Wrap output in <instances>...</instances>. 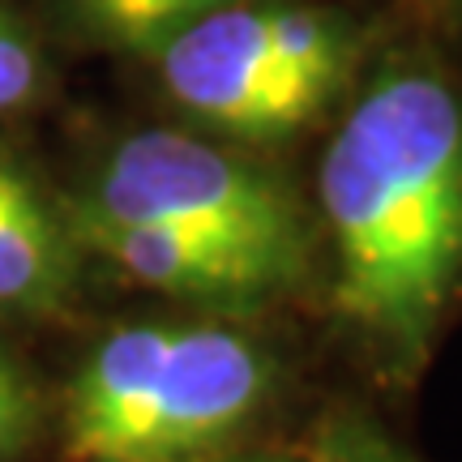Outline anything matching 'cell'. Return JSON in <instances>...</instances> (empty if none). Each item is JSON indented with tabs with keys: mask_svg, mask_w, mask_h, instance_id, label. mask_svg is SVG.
<instances>
[{
	"mask_svg": "<svg viewBox=\"0 0 462 462\" xmlns=\"http://www.w3.org/2000/svg\"><path fill=\"white\" fill-rule=\"evenodd\" d=\"M334 309L415 377L462 287V90L429 56L360 86L317 171Z\"/></svg>",
	"mask_w": 462,
	"mask_h": 462,
	"instance_id": "6da1fadb",
	"label": "cell"
},
{
	"mask_svg": "<svg viewBox=\"0 0 462 462\" xmlns=\"http://www.w3.org/2000/svg\"><path fill=\"white\" fill-rule=\"evenodd\" d=\"M279 364L223 321H137L103 338L65 390L73 462H189L270 407Z\"/></svg>",
	"mask_w": 462,
	"mask_h": 462,
	"instance_id": "7a4b0ae2",
	"label": "cell"
},
{
	"mask_svg": "<svg viewBox=\"0 0 462 462\" xmlns=\"http://www.w3.org/2000/svg\"><path fill=\"white\" fill-rule=\"evenodd\" d=\"M171 103L231 142H287L343 95L360 65V26L291 0H236L150 56Z\"/></svg>",
	"mask_w": 462,
	"mask_h": 462,
	"instance_id": "3957f363",
	"label": "cell"
},
{
	"mask_svg": "<svg viewBox=\"0 0 462 462\" xmlns=\"http://www.w3.org/2000/svg\"><path fill=\"white\" fill-rule=\"evenodd\" d=\"M69 198L262 257L296 287L313 274V223L296 193L274 171L198 133L146 129L120 137L90 184Z\"/></svg>",
	"mask_w": 462,
	"mask_h": 462,
	"instance_id": "277c9868",
	"label": "cell"
},
{
	"mask_svg": "<svg viewBox=\"0 0 462 462\" xmlns=\"http://www.w3.org/2000/svg\"><path fill=\"white\" fill-rule=\"evenodd\" d=\"M60 210L82 253H99L107 265H116L120 274H129L150 291L198 300V304L231 309V313H248L282 291H296V282L262 257H248L236 248L159 227V223L103 215L73 198H60Z\"/></svg>",
	"mask_w": 462,
	"mask_h": 462,
	"instance_id": "5b68a950",
	"label": "cell"
},
{
	"mask_svg": "<svg viewBox=\"0 0 462 462\" xmlns=\"http://www.w3.org/2000/svg\"><path fill=\"white\" fill-rule=\"evenodd\" d=\"M82 274V245L60 201L0 159V313H51Z\"/></svg>",
	"mask_w": 462,
	"mask_h": 462,
	"instance_id": "8992f818",
	"label": "cell"
},
{
	"mask_svg": "<svg viewBox=\"0 0 462 462\" xmlns=\"http://www.w3.org/2000/svg\"><path fill=\"white\" fill-rule=\"evenodd\" d=\"M236 0H60L69 22L103 48L154 56L198 17L215 14Z\"/></svg>",
	"mask_w": 462,
	"mask_h": 462,
	"instance_id": "52a82bcc",
	"label": "cell"
},
{
	"mask_svg": "<svg viewBox=\"0 0 462 462\" xmlns=\"http://www.w3.org/2000/svg\"><path fill=\"white\" fill-rule=\"evenodd\" d=\"M296 462H415L377 420L360 411H334L317 424L309 449Z\"/></svg>",
	"mask_w": 462,
	"mask_h": 462,
	"instance_id": "ba28073f",
	"label": "cell"
},
{
	"mask_svg": "<svg viewBox=\"0 0 462 462\" xmlns=\"http://www.w3.org/2000/svg\"><path fill=\"white\" fill-rule=\"evenodd\" d=\"M39 429H43V398L34 390L31 373L0 343V462L26 454Z\"/></svg>",
	"mask_w": 462,
	"mask_h": 462,
	"instance_id": "9c48e42d",
	"label": "cell"
},
{
	"mask_svg": "<svg viewBox=\"0 0 462 462\" xmlns=\"http://www.w3.org/2000/svg\"><path fill=\"white\" fill-rule=\"evenodd\" d=\"M39 86H43V56L31 34L0 9V116L26 107L39 95Z\"/></svg>",
	"mask_w": 462,
	"mask_h": 462,
	"instance_id": "30bf717a",
	"label": "cell"
},
{
	"mask_svg": "<svg viewBox=\"0 0 462 462\" xmlns=\"http://www.w3.org/2000/svg\"><path fill=\"white\" fill-rule=\"evenodd\" d=\"M189 462H296V458H274V454H231V449H218V454L189 458Z\"/></svg>",
	"mask_w": 462,
	"mask_h": 462,
	"instance_id": "8fae6325",
	"label": "cell"
},
{
	"mask_svg": "<svg viewBox=\"0 0 462 462\" xmlns=\"http://www.w3.org/2000/svg\"><path fill=\"white\" fill-rule=\"evenodd\" d=\"M429 5H437V9H462V0H429Z\"/></svg>",
	"mask_w": 462,
	"mask_h": 462,
	"instance_id": "7c38bea8",
	"label": "cell"
}]
</instances>
